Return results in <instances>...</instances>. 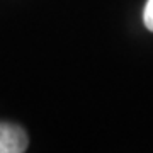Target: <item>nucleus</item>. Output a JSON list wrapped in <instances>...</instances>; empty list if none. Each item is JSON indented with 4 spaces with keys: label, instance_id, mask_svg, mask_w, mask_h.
<instances>
[{
    "label": "nucleus",
    "instance_id": "obj_2",
    "mask_svg": "<svg viewBox=\"0 0 153 153\" xmlns=\"http://www.w3.org/2000/svg\"><path fill=\"white\" fill-rule=\"evenodd\" d=\"M143 22L146 29H150L153 33V0H148L146 5H145V10H143Z\"/></svg>",
    "mask_w": 153,
    "mask_h": 153
},
{
    "label": "nucleus",
    "instance_id": "obj_1",
    "mask_svg": "<svg viewBox=\"0 0 153 153\" xmlns=\"http://www.w3.org/2000/svg\"><path fill=\"white\" fill-rule=\"evenodd\" d=\"M27 148V134L21 126L0 123V153H22Z\"/></svg>",
    "mask_w": 153,
    "mask_h": 153
}]
</instances>
